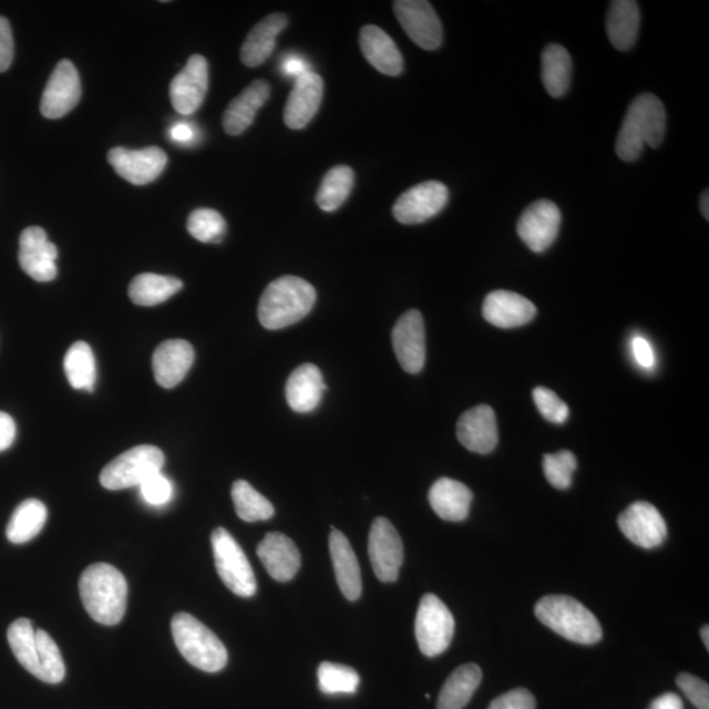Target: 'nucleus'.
I'll list each match as a JSON object with an SVG mask.
<instances>
[{
  "instance_id": "obj_34",
  "label": "nucleus",
  "mask_w": 709,
  "mask_h": 709,
  "mask_svg": "<svg viewBox=\"0 0 709 709\" xmlns=\"http://www.w3.org/2000/svg\"><path fill=\"white\" fill-rule=\"evenodd\" d=\"M48 520V510L39 500L21 502L13 512L6 535L12 544L31 542L44 528Z\"/></svg>"
},
{
  "instance_id": "obj_39",
  "label": "nucleus",
  "mask_w": 709,
  "mask_h": 709,
  "mask_svg": "<svg viewBox=\"0 0 709 709\" xmlns=\"http://www.w3.org/2000/svg\"><path fill=\"white\" fill-rule=\"evenodd\" d=\"M317 676L319 689L329 695L357 692L360 682L357 670L332 662L319 665Z\"/></svg>"
},
{
  "instance_id": "obj_43",
  "label": "nucleus",
  "mask_w": 709,
  "mask_h": 709,
  "mask_svg": "<svg viewBox=\"0 0 709 709\" xmlns=\"http://www.w3.org/2000/svg\"><path fill=\"white\" fill-rule=\"evenodd\" d=\"M142 499L152 506L167 505L174 495L172 482L162 472L153 474L140 485Z\"/></svg>"
},
{
  "instance_id": "obj_44",
  "label": "nucleus",
  "mask_w": 709,
  "mask_h": 709,
  "mask_svg": "<svg viewBox=\"0 0 709 709\" xmlns=\"http://www.w3.org/2000/svg\"><path fill=\"white\" fill-rule=\"evenodd\" d=\"M677 685L695 707L709 709V686L703 679L682 672L677 678Z\"/></svg>"
},
{
  "instance_id": "obj_22",
  "label": "nucleus",
  "mask_w": 709,
  "mask_h": 709,
  "mask_svg": "<svg viewBox=\"0 0 709 709\" xmlns=\"http://www.w3.org/2000/svg\"><path fill=\"white\" fill-rule=\"evenodd\" d=\"M536 307L526 297L510 292V290H494L489 294L482 305V316L489 323L501 329L520 328L527 325L536 316Z\"/></svg>"
},
{
  "instance_id": "obj_36",
  "label": "nucleus",
  "mask_w": 709,
  "mask_h": 709,
  "mask_svg": "<svg viewBox=\"0 0 709 709\" xmlns=\"http://www.w3.org/2000/svg\"><path fill=\"white\" fill-rule=\"evenodd\" d=\"M7 638H9L10 648L19 664L32 676L39 678L38 641H35V629L31 620L21 618L13 621L7 630Z\"/></svg>"
},
{
  "instance_id": "obj_53",
  "label": "nucleus",
  "mask_w": 709,
  "mask_h": 709,
  "mask_svg": "<svg viewBox=\"0 0 709 709\" xmlns=\"http://www.w3.org/2000/svg\"><path fill=\"white\" fill-rule=\"evenodd\" d=\"M701 638H703V643L706 645V648L709 649V628H708V626H705L703 628H701Z\"/></svg>"
},
{
  "instance_id": "obj_48",
  "label": "nucleus",
  "mask_w": 709,
  "mask_h": 709,
  "mask_svg": "<svg viewBox=\"0 0 709 709\" xmlns=\"http://www.w3.org/2000/svg\"><path fill=\"white\" fill-rule=\"evenodd\" d=\"M17 438V424L12 417L0 411V452L9 450Z\"/></svg>"
},
{
  "instance_id": "obj_24",
  "label": "nucleus",
  "mask_w": 709,
  "mask_h": 709,
  "mask_svg": "<svg viewBox=\"0 0 709 709\" xmlns=\"http://www.w3.org/2000/svg\"><path fill=\"white\" fill-rule=\"evenodd\" d=\"M360 49L366 60L380 73L397 76L403 71L400 49L380 27L366 25L360 31Z\"/></svg>"
},
{
  "instance_id": "obj_6",
  "label": "nucleus",
  "mask_w": 709,
  "mask_h": 709,
  "mask_svg": "<svg viewBox=\"0 0 709 709\" xmlns=\"http://www.w3.org/2000/svg\"><path fill=\"white\" fill-rule=\"evenodd\" d=\"M210 542L216 569L225 586L238 597H253L257 593V579L239 544L225 528L213 531Z\"/></svg>"
},
{
  "instance_id": "obj_50",
  "label": "nucleus",
  "mask_w": 709,
  "mask_h": 709,
  "mask_svg": "<svg viewBox=\"0 0 709 709\" xmlns=\"http://www.w3.org/2000/svg\"><path fill=\"white\" fill-rule=\"evenodd\" d=\"M649 709H684V701L677 693L668 692L651 701Z\"/></svg>"
},
{
  "instance_id": "obj_10",
  "label": "nucleus",
  "mask_w": 709,
  "mask_h": 709,
  "mask_svg": "<svg viewBox=\"0 0 709 709\" xmlns=\"http://www.w3.org/2000/svg\"><path fill=\"white\" fill-rule=\"evenodd\" d=\"M368 553L376 577L394 583L403 563V544L399 532L387 517H376L368 537Z\"/></svg>"
},
{
  "instance_id": "obj_12",
  "label": "nucleus",
  "mask_w": 709,
  "mask_h": 709,
  "mask_svg": "<svg viewBox=\"0 0 709 709\" xmlns=\"http://www.w3.org/2000/svg\"><path fill=\"white\" fill-rule=\"evenodd\" d=\"M82 88L80 74L73 62L62 60L56 63L41 97V115L55 120L66 116L81 101Z\"/></svg>"
},
{
  "instance_id": "obj_2",
  "label": "nucleus",
  "mask_w": 709,
  "mask_h": 709,
  "mask_svg": "<svg viewBox=\"0 0 709 709\" xmlns=\"http://www.w3.org/2000/svg\"><path fill=\"white\" fill-rule=\"evenodd\" d=\"M80 593L91 618L104 626H116L123 620L127 584L122 572L110 564L90 565L82 573Z\"/></svg>"
},
{
  "instance_id": "obj_33",
  "label": "nucleus",
  "mask_w": 709,
  "mask_h": 709,
  "mask_svg": "<svg viewBox=\"0 0 709 709\" xmlns=\"http://www.w3.org/2000/svg\"><path fill=\"white\" fill-rule=\"evenodd\" d=\"M573 63L562 45L552 44L542 54V78L545 90L553 97H562L571 88Z\"/></svg>"
},
{
  "instance_id": "obj_28",
  "label": "nucleus",
  "mask_w": 709,
  "mask_h": 709,
  "mask_svg": "<svg viewBox=\"0 0 709 709\" xmlns=\"http://www.w3.org/2000/svg\"><path fill=\"white\" fill-rule=\"evenodd\" d=\"M326 390L322 372L315 364H302L290 373L286 387L287 402L296 413H310Z\"/></svg>"
},
{
  "instance_id": "obj_38",
  "label": "nucleus",
  "mask_w": 709,
  "mask_h": 709,
  "mask_svg": "<svg viewBox=\"0 0 709 709\" xmlns=\"http://www.w3.org/2000/svg\"><path fill=\"white\" fill-rule=\"evenodd\" d=\"M232 499L237 515L245 522H264L271 520L275 514L273 503L266 496L248 484L247 481L238 480L232 487Z\"/></svg>"
},
{
  "instance_id": "obj_52",
  "label": "nucleus",
  "mask_w": 709,
  "mask_h": 709,
  "mask_svg": "<svg viewBox=\"0 0 709 709\" xmlns=\"http://www.w3.org/2000/svg\"><path fill=\"white\" fill-rule=\"evenodd\" d=\"M709 194H708V189L705 191L703 195H701L700 197V210H701V215L705 216V218L709 219Z\"/></svg>"
},
{
  "instance_id": "obj_15",
  "label": "nucleus",
  "mask_w": 709,
  "mask_h": 709,
  "mask_svg": "<svg viewBox=\"0 0 709 709\" xmlns=\"http://www.w3.org/2000/svg\"><path fill=\"white\" fill-rule=\"evenodd\" d=\"M59 250L40 226H31L21 233L19 239V264L21 269L39 282L52 281L56 268Z\"/></svg>"
},
{
  "instance_id": "obj_7",
  "label": "nucleus",
  "mask_w": 709,
  "mask_h": 709,
  "mask_svg": "<svg viewBox=\"0 0 709 709\" xmlns=\"http://www.w3.org/2000/svg\"><path fill=\"white\" fill-rule=\"evenodd\" d=\"M165 455L155 445H137L112 460L101 474V484L109 491L140 486L162 471Z\"/></svg>"
},
{
  "instance_id": "obj_1",
  "label": "nucleus",
  "mask_w": 709,
  "mask_h": 709,
  "mask_svg": "<svg viewBox=\"0 0 709 709\" xmlns=\"http://www.w3.org/2000/svg\"><path fill=\"white\" fill-rule=\"evenodd\" d=\"M666 111L654 94L638 95L630 103L616 138V154L624 162H634L645 146L658 147L666 132Z\"/></svg>"
},
{
  "instance_id": "obj_20",
  "label": "nucleus",
  "mask_w": 709,
  "mask_h": 709,
  "mask_svg": "<svg viewBox=\"0 0 709 709\" xmlns=\"http://www.w3.org/2000/svg\"><path fill=\"white\" fill-rule=\"evenodd\" d=\"M458 439L467 451L486 455L499 444V428L494 410L479 405L465 411L458 422Z\"/></svg>"
},
{
  "instance_id": "obj_42",
  "label": "nucleus",
  "mask_w": 709,
  "mask_h": 709,
  "mask_svg": "<svg viewBox=\"0 0 709 709\" xmlns=\"http://www.w3.org/2000/svg\"><path fill=\"white\" fill-rule=\"evenodd\" d=\"M532 394H534L537 410L541 411L545 420L557 424H563L567 421L569 408L555 392H552L551 389L538 387L534 389Z\"/></svg>"
},
{
  "instance_id": "obj_19",
  "label": "nucleus",
  "mask_w": 709,
  "mask_h": 709,
  "mask_svg": "<svg viewBox=\"0 0 709 709\" xmlns=\"http://www.w3.org/2000/svg\"><path fill=\"white\" fill-rule=\"evenodd\" d=\"M323 97L322 78L309 71L297 78L284 109V123L290 130L300 131L316 116Z\"/></svg>"
},
{
  "instance_id": "obj_23",
  "label": "nucleus",
  "mask_w": 709,
  "mask_h": 709,
  "mask_svg": "<svg viewBox=\"0 0 709 709\" xmlns=\"http://www.w3.org/2000/svg\"><path fill=\"white\" fill-rule=\"evenodd\" d=\"M258 557L269 576L279 583L294 579L301 566V556L292 538L280 532L267 534L258 545Z\"/></svg>"
},
{
  "instance_id": "obj_45",
  "label": "nucleus",
  "mask_w": 709,
  "mask_h": 709,
  "mask_svg": "<svg viewBox=\"0 0 709 709\" xmlns=\"http://www.w3.org/2000/svg\"><path fill=\"white\" fill-rule=\"evenodd\" d=\"M536 700L526 689H515L500 695L487 709H535Z\"/></svg>"
},
{
  "instance_id": "obj_29",
  "label": "nucleus",
  "mask_w": 709,
  "mask_h": 709,
  "mask_svg": "<svg viewBox=\"0 0 709 709\" xmlns=\"http://www.w3.org/2000/svg\"><path fill=\"white\" fill-rule=\"evenodd\" d=\"M288 18L284 13H271L255 25L240 48V60L248 68L260 66L273 54L276 39L286 30Z\"/></svg>"
},
{
  "instance_id": "obj_4",
  "label": "nucleus",
  "mask_w": 709,
  "mask_h": 709,
  "mask_svg": "<svg viewBox=\"0 0 709 709\" xmlns=\"http://www.w3.org/2000/svg\"><path fill=\"white\" fill-rule=\"evenodd\" d=\"M535 614L544 626L566 640L583 645L600 641L598 619L577 599L566 595H548L536 603Z\"/></svg>"
},
{
  "instance_id": "obj_30",
  "label": "nucleus",
  "mask_w": 709,
  "mask_h": 709,
  "mask_svg": "<svg viewBox=\"0 0 709 709\" xmlns=\"http://www.w3.org/2000/svg\"><path fill=\"white\" fill-rule=\"evenodd\" d=\"M640 21V9L634 0H615L609 4L606 30L615 49L627 52L635 47Z\"/></svg>"
},
{
  "instance_id": "obj_46",
  "label": "nucleus",
  "mask_w": 709,
  "mask_h": 709,
  "mask_svg": "<svg viewBox=\"0 0 709 709\" xmlns=\"http://www.w3.org/2000/svg\"><path fill=\"white\" fill-rule=\"evenodd\" d=\"M13 54H16V44H13L10 21L0 17V73L11 68Z\"/></svg>"
},
{
  "instance_id": "obj_9",
  "label": "nucleus",
  "mask_w": 709,
  "mask_h": 709,
  "mask_svg": "<svg viewBox=\"0 0 709 709\" xmlns=\"http://www.w3.org/2000/svg\"><path fill=\"white\" fill-rule=\"evenodd\" d=\"M450 191L441 182L417 184L403 193L393 205V216L403 225L428 222L441 213L449 203Z\"/></svg>"
},
{
  "instance_id": "obj_16",
  "label": "nucleus",
  "mask_w": 709,
  "mask_h": 709,
  "mask_svg": "<svg viewBox=\"0 0 709 709\" xmlns=\"http://www.w3.org/2000/svg\"><path fill=\"white\" fill-rule=\"evenodd\" d=\"M209 84L208 62L201 54L191 55L186 68L169 84V99L181 115H193L201 109Z\"/></svg>"
},
{
  "instance_id": "obj_40",
  "label": "nucleus",
  "mask_w": 709,
  "mask_h": 709,
  "mask_svg": "<svg viewBox=\"0 0 709 709\" xmlns=\"http://www.w3.org/2000/svg\"><path fill=\"white\" fill-rule=\"evenodd\" d=\"M187 229L201 243L218 244L225 237L226 222L215 209L197 208L188 217Z\"/></svg>"
},
{
  "instance_id": "obj_32",
  "label": "nucleus",
  "mask_w": 709,
  "mask_h": 709,
  "mask_svg": "<svg viewBox=\"0 0 709 709\" xmlns=\"http://www.w3.org/2000/svg\"><path fill=\"white\" fill-rule=\"evenodd\" d=\"M183 288V281L174 276L141 274L130 284L131 300L140 307H155L165 302Z\"/></svg>"
},
{
  "instance_id": "obj_27",
  "label": "nucleus",
  "mask_w": 709,
  "mask_h": 709,
  "mask_svg": "<svg viewBox=\"0 0 709 709\" xmlns=\"http://www.w3.org/2000/svg\"><path fill=\"white\" fill-rule=\"evenodd\" d=\"M473 494L471 489L452 479H439L431 486L429 501L432 510L446 522H463L470 515Z\"/></svg>"
},
{
  "instance_id": "obj_25",
  "label": "nucleus",
  "mask_w": 709,
  "mask_h": 709,
  "mask_svg": "<svg viewBox=\"0 0 709 709\" xmlns=\"http://www.w3.org/2000/svg\"><path fill=\"white\" fill-rule=\"evenodd\" d=\"M329 548L340 592H342L345 598L351 602L358 600L361 590H363V584H361L358 558L349 538L342 532L332 528L329 537Z\"/></svg>"
},
{
  "instance_id": "obj_49",
  "label": "nucleus",
  "mask_w": 709,
  "mask_h": 709,
  "mask_svg": "<svg viewBox=\"0 0 709 709\" xmlns=\"http://www.w3.org/2000/svg\"><path fill=\"white\" fill-rule=\"evenodd\" d=\"M281 71L284 74L294 76L297 80V78L309 73L310 70H308L307 62L300 59V56L292 55L282 61Z\"/></svg>"
},
{
  "instance_id": "obj_51",
  "label": "nucleus",
  "mask_w": 709,
  "mask_h": 709,
  "mask_svg": "<svg viewBox=\"0 0 709 709\" xmlns=\"http://www.w3.org/2000/svg\"><path fill=\"white\" fill-rule=\"evenodd\" d=\"M169 136L179 144H189L195 140L194 127L186 123H177L169 131Z\"/></svg>"
},
{
  "instance_id": "obj_47",
  "label": "nucleus",
  "mask_w": 709,
  "mask_h": 709,
  "mask_svg": "<svg viewBox=\"0 0 709 709\" xmlns=\"http://www.w3.org/2000/svg\"><path fill=\"white\" fill-rule=\"evenodd\" d=\"M634 357L643 368H651L656 363L654 347L644 337L633 339Z\"/></svg>"
},
{
  "instance_id": "obj_3",
  "label": "nucleus",
  "mask_w": 709,
  "mask_h": 709,
  "mask_svg": "<svg viewBox=\"0 0 709 709\" xmlns=\"http://www.w3.org/2000/svg\"><path fill=\"white\" fill-rule=\"evenodd\" d=\"M317 300L314 286L297 276L282 278L268 284L260 297L258 318L268 330H279L295 325L310 314Z\"/></svg>"
},
{
  "instance_id": "obj_31",
  "label": "nucleus",
  "mask_w": 709,
  "mask_h": 709,
  "mask_svg": "<svg viewBox=\"0 0 709 709\" xmlns=\"http://www.w3.org/2000/svg\"><path fill=\"white\" fill-rule=\"evenodd\" d=\"M481 679L480 666L474 664L460 666L445 680L439 693L438 709H463L479 689Z\"/></svg>"
},
{
  "instance_id": "obj_17",
  "label": "nucleus",
  "mask_w": 709,
  "mask_h": 709,
  "mask_svg": "<svg viewBox=\"0 0 709 709\" xmlns=\"http://www.w3.org/2000/svg\"><path fill=\"white\" fill-rule=\"evenodd\" d=\"M619 528L628 541L645 549L662 545L668 527L661 513L648 502H635L620 514Z\"/></svg>"
},
{
  "instance_id": "obj_8",
  "label": "nucleus",
  "mask_w": 709,
  "mask_h": 709,
  "mask_svg": "<svg viewBox=\"0 0 709 709\" xmlns=\"http://www.w3.org/2000/svg\"><path fill=\"white\" fill-rule=\"evenodd\" d=\"M455 619L450 608L434 594H425L418 607L415 618V637L418 647L428 657H436L449 649Z\"/></svg>"
},
{
  "instance_id": "obj_41",
  "label": "nucleus",
  "mask_w": 709,
  "mask_h": 709,
  "mask_svg": "<svg viewBox=\"0 0 709 709\" xmlns=\"http://www.w3.org/2000/svg\"><path fill=\"white\" fill-rule=\"evenodd\" d=\"M544 474L553 487L565 491L571 487L573 474L577 470V458L571 451H559L544 456Z\"/></svg>"
},
{
  "instance_id": "obj_26",
  "label": "nucleus",
  "mask_w": 709,
  "mask_h": 709,
  "mask_svg": "<svg viewBox=\"0 0 709 709\" xmlns=\"http://www.w3.org/2000/svg\"><path fill=\"white\" fill-rule=\"evenodd\" d=\"M271 88L264 80L255 81L243 94L233 99L223 116V126L229 136H239L254 122L258 111L268 101Z\"/></svg>"
},
{
  "instance_id": "obj_35",
  "label": "nucleus",
  "mask_w": 709,
  "mask_h": 709,
  "mask_svg": "<svg viewBox=\"0 0 709 709\" xmlns=\"http://www.w3.org/2000/svg\"><path fill=\"white\" fill-rule=\"evenodd\" d=\"M66 378L74 389L92 392L96 381V361L94 352L86 342H75L70 347L63 361Z\"/></svg>"
},
{
  "instance_id": "obj_11",
  "label": "nucleus",
  "mask_w": 709,
  "mask_h": 709,
  "mask_svg": "<svg viewBox=\"0 0 709 709\" xmlns=\"http://www.w3.org/2000/svg\"><path fill=\"white\" fill-rule=\"evenodd\" d=\"M397 20L411 40L424 51H435L443 42V27L434 9L424 0L393 3Z\"/></svg>"
},
{
  "instance_id": "obj_14",
  "label": "nucleus",
  "mask_w": 709,
  "mask_h": 709,
  "mask_svg": "<svg viewBox=\"0 0 709 709\" xmlns=\"http://www.w3.org/2000/svg\"><path fill=\"white\" fill-rule=\"evenodd\" d=\"M559 225L562 212L557 205L551 201H538L522 213L516 230L531 251L544 253L555 243Z\"/></svg>"
},
{
  "instance_id": "obj_37",
  "label": "nucleus",
  "mask_w": 709,
  "mask_h": 709,
  "mask_svg": "<svg viewBox=\"0 0 709 709\" xmlns=\"http://www.w3.org/2000/svg\"><path fill=\"white\" fill-rule=\"evenodd\" d=\"M354 174L352 168L345 165L332 167L325 175L319 187L316 202L325 212H335L349 198L353 187Z\"/></svg>"
},
{
  "instance_id": "obj_18",
  "label": "nucleus",
  "mask_w": 709,
  "mask_h": 709,
  "mask_svg": "<svg viewBox=\"0 0 709 709\" xmlns=\"http://www.w3.org/2000/svg\"><path fill=\"white\" fill-rule=\"evenodd\" d=\"M392 342L403 370L420 373L425 363V330L420 310L411 309L401 316L394 326Z\"/></svg>"
},
{
  "instance_id": "obj_13",
  "label": "nucleus",
  "mask_w": 709,
  "mask_h": 709,
  "mask_svg": "<svg viewBox=\"0 0 709 709\" xmlns=\"http://www.w3.org/2000/svg\"><path fill=\"white\" fill-rule=\"evenodd\" d=\"M109 162L123 179L134 186H145L157 179L166 168L167 155L157 146H148L141 151L119 146L111 148Z\"/></svg>"
},
{
  "instance_id": "obj_21",
  "label": "nucleus",
  "mask_w": 709,
  "mask_h": 709,
  "mask_svg": "<svg viewBox=\"0 0 709 709\" xmlns=\"http://www.w3.org/2000/svg\"><path fill=\"white\" fill-rule=\"evenodd\" d=\"M195 360L194 347L187 340L173 339L161 343L153 354L155 381L165 389H172L186 378Z\"/></svg>"
},
{
  "instance_id": "obj_5",
  "label": "nucleus",
  "mask_w": 709,
  "mask_h": 709,
  "mask_svg": "<svg viewBox=\"0 0 709 709\" xmlns=\"http://www.w3.org/2000/svg\"><path fill=\"white\" fill-rule=\"evenodd\" d=\"M172 633L181 655L195 668L217 672L228 664L225 645L193 615L176 614L172 621Z\"/></svg>"
}]
</instances>
